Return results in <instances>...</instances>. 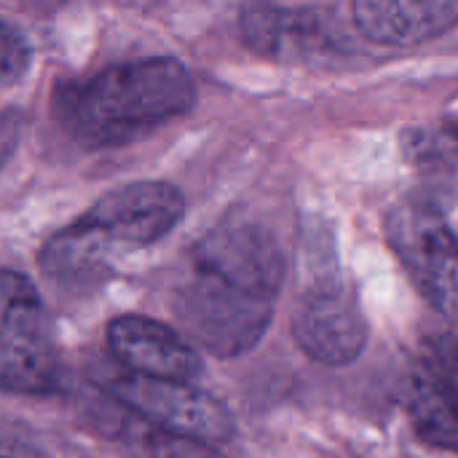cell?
Wrapping results in <instances>:
<instances>
[{
  "label": "cell",
  "mask_w": 458,
  "mask_h": 458,
  "mask_svg": "<svg viewBox=\"0 0 458 458\" xmlns=\"http://www.w3.org/2000/svg\"><path fill=\"white\" fill-rule=\"evenodd\" d=\"M403 400L424 443L458 451V330H437L419 341Z\"/></svg>",
  "instance_id": "8992f818"
},
{
  "label": "cell",
  "mask_w": 458,
  "mask_h": 458,
  "mask_svg": "<svg viewBox=\"0 0 458 458\" xmlns=\"http://www.w3.org/2000/svg\"><path fill=\"white\" fill-rule=\"evenodd\" d=\"M19 134H21V118L16 110H8L0 115V169L3 164L11 158L16 142H19Z\"/></svg>",
  "instance_id": "5bb4252c"
},
{
  "label": "cell",
  "mask_w": 458,
  "mask_h": 458,
  "mask_svg": "<svg viewBox=\"0 0 458 458\" xmlns=\"http://www.w3.org/2000/svg\"><path fill=\"white\" fill-rule=\"evenodd\" d=\"M357 30L381 46H419L458 24V0H354Z\"/></svg>",
  "instance_id": "8fae6325"
},
{
  "label": "cell",
  "mask_w": 458,
  "mask_h": 458,
  "mask_svg": "<svg viewBox=\"0 0 458 458\" xmlns=\"http://www.w3.org/2000/svg\"><path fill=\"white\" fill-rule=\"evenodd\" d=\"M115 400L129 411L156 424V429L201 437L209 443H225L233 435V419L228 408L209 392L193 386V381L153 378L123 373L110 384Z\"/></svg>",
  "instance_id": "52a82bcc"
},
{
  "label": "cell",
  "mask_w": 458,
  "mask_h": 458,
  "mask_svg": "<svg viewBox=\"0 0 458 458\" xmlns=\"http://www.w3.org/2000/svg\"><path fill=\"white\" fill-rule=\"evenodd\" d=\"M386 233L421 295L458 322V233L448 225L440 207L411 199L389 215Z\"/></svg>",
  "instance_id": "5b68a950"
},
{
  "label": "cell",
  "mask_w": 458,
  "mask_h": 458,
  "mask_svg": "<svg viewBox=\"0 0 458 458\" xmlns=\"http://www.w3.org/2000/svg\"><path fill=\"white\" fill-rule=\"evenodd\" d=\"M284 279L274 236L258 225H223L191 252V268L174 295L182 330L217 357L250 352L271 325Z\"/></svg>",
  "instance_id": "6da1fadb"
},
{
  "label": "cell",
  "mask_w": 458,
  "mask_h": 458,
  "mask_svg": "<svg viewBox=\"0 0 458 458\" xmlns=\"http://www.w3.org/2000/svg\"><path fill=\"white\" fill-rule=\"evenodd\" d=\"M0 458H43V454L19 435L0 432Z\"/></svg>",
  "instance_id": "9a60e30c"
},
{
  "label": "cell",
  "mask_w": 458,
  "mask_h": 458,
  "mask_svg": "<svg viewBox=\"0 0 458 458\" xmlns=\"http://www.w3.org/2000/svg\"><path fill=\"white\" fill-rule=\"evenodd\" d=\"M145 456L148 458H228L223 456L215 443L191 437V435H177L166 429H153L145 437Z\"/></svg>",
  "instance_id": "7c38bea8"
},
{
  "label": "cell",
  "mask_w": 458,
  "mask_h": 458,
  "mask_svg": "<svg viewBox=\"0 0 458 458\" xmlns=\"http://www.w3.org/2000/svg\"><path fill=\"white\" fill-rule=\"evenodd\" d=\"M107 346L113 357L137 376L193 381L201 373L196 349L177 330L148 317L126 314L113 319L107 327Z\"/></svg>",
  "instance_id": "30bf717a"
},
{
  "label": "cell",
  "mask_w": 458,
  "mask_h": 458,
  "mask_svg": "<svg viewBox=\"0 0 458 458\" xmlns=\"http://www.w3.org/2000/svg\"><path fill=\"white\" fill-rule=\"evenodd\" d=\"M182 212L185 199L169 182L123 185L51 236L40 250V266L59 284H91L107 274L115 252L156 244Z\"/></svg>",
  "instance_id": "3957f363"
},
{
  "label": "cell",
  "mask_w": 458,
  "mask_h": 458,
  "mask_svg": "<svg viewBox=\"0 0 458 458\" xmlns=\"http://www.w3.org/2000/svg\"><path fill=\"white\" fill-rule=\"evenodd\" d=\"M30 64L27 38L5 19H0V86L19 81Z\"/></svg>",
  "instance_id": "4fadbf2b"
},
{
  "label": "cell",
  "mask_w": 458,
  "mask_h": 458,
  "mask_svg": "<svg viewBox=\"0 0 458 458\" xmlns=\"http://www.w3.org/2000/svg\"><path fill=\"white\" fill-rule=\"evenodd\" d=\"M244 43L274 62H309L333 54L341 43L335 21L309 5L247 0L239 16Z\"/></svg>",
  "instance_id": "ba28073f"
},
{
  "label": "cell",
  "mask_w": 458,
  "mask_h": 458,
  "mask_svg": "<svg viewBox=\"0 0 458 458\" xmlns=\"http://www.w3.org/2000/svg\"><path fill=\"white\" fill-rule=\"evenodd\" d=\"M59 384V352L35 284L0 271V389L46 394Z\"/></svg>",
  "instance_id": "277c9868"
},
{
  "label": "cell",
  "mask_w": 458,
  "mask_h": 458,
  "mask_svg": "<svg viewBox=\"0 0 458 458\" xmlns=\"http://www.w3.org/2000/svg\"><path fill=\"white\" fill-rule=\"evenodd\" d=\"M293 335L311 360L338 368L360 357L368 341V325L354 295L335 282H325L298 303Z\"/></svg>",
  "instance_id": "9c48e42d"
},
{
  "label": "cell",
  "mask_w": 458,
  "mask_h": 458,
  "mask_svg": "<svg viewBox=\"0 0 458 458\" xmlns=\"http://www.w3.org/2000/svg\"><path fill=\"white\" fill-rule=\"evenodd\" d=\"M193 102L196 86L185 64L153 56L107 67L62 89L56 115L81 145L118 148L188 113Z\"/></svg>",
  "instance_id": "7a4b0ae2"
}]
</instances>
